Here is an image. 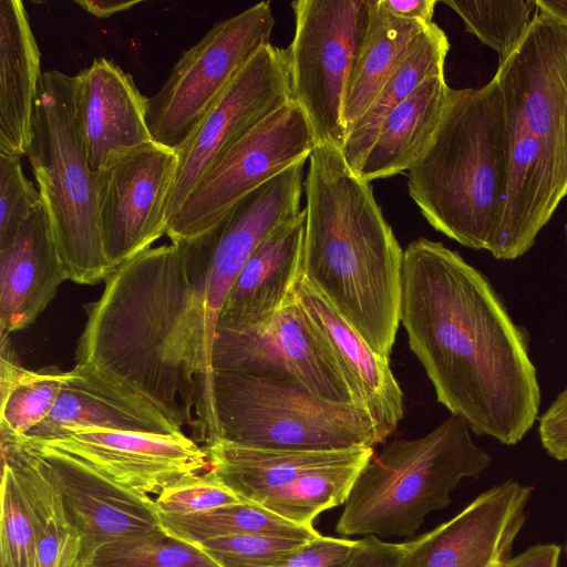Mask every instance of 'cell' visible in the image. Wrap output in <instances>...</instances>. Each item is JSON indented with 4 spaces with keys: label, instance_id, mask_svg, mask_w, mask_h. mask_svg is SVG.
<instances>
[{
    "label": "cell",
    "instance_id": "17",
    "mask_svg": "<svg viewBox=\"0 0 567 567\" xmlns=\"http://www.w3.org/2000/svg\"><path fill=\"white\" fill-rule=\"evenodd\" d=\"M34 441L71 454L118 484L147 495H158L210 468L205 449L185 433L164 435L81 427Z\"/></svg>",
    "mask_w": 567,
    "mask_h": 567
},
{
    "label": "cell",
    "instance_id": "6",
    "mask_svg": "<svg viewBox=\"0 0 567 567\" xmlns=\"http://www.w3.org/2000/svg\"><path fill=\"white\" fill-rule=\"evenodd\" d=\"M492 457L468 424L451 414L424 436L399 439L372 456L357 477L336 530L343 536L410 537L425 516L446 507L451 492L480 475Z\"/></svg>",
    "mask_w": 567,
    "mask_h": 567
},
{
    "label": "cell",
    "instance_id": "7",
    "mask_svg": "<svg viewBox=\"0 0 567 567\" xmlns=\"http://www.w3.org/2000/svg\"><path fill=\"white\" fill-rule=\"evenodd\" d=\"M27 156L69 280L105 281L115 269L102 246L97 172L90 166L79 122L76 75L42 72Z\"/></svg>",
    "mask_w": 567,
    "mask_h": 567
},
{
    "label": "cell",
    "instance_id": "16",
    "mask_svg": "<svg viewBox=\"0 0 567 567\" xmlns=\"http://www.w3.org/2000/svg\"><path fill=\"white\" fill-rule=\"evenodd\" d=\"M306 161L297 162L247 195L199 237L207 249L203 296L205 341L210 357L220 311L241 268L268 236L302 210Z\"/></svg>",
    "mask_w": 567,
    "mask_h": 567
},
{
    "label": "cell",
    "instance_id": "27",
    "mask_svg": "<svg viewBox=\"0 0 567 567\" xmlns=\"http://www.w3.org/2000/svg\"><path fill=\"white\" fill-rule=\"evenodd\" d=\"M451 92L444 74L424 81L386 115L357 174L371 183L408 172L432 138Z\"/></svg>",
    "mask_w": 567,
    "mask_h": 567
},
{
    "label": "cell",
    "instance_id": "31",
    "mask_svg": "<svg viewBox=\"0 0 567 567\" xmlns=\"http://www.w3.org/2000/svg\"><path fill=\"white\" fill-rule=\"evenodd\" d=\"M89 567H221L199 545L177 539L163 528L110 542Z\"/></svg>",
    "mask_w": 567,
    "mask_h": 567
},
{
    "label": "cell",
    "instance_id": "20",
    "mask_svg": "<svg viewBox=\"0 0 567 567\" xmlns=\"http://www.w3.org/2000/svg\"><path fill=\"white\" fill-rule=\"evenodd\" d=\"M81 427L177 435L182 425L125 382L90 365L65 372L49 416L24 437L48 440Z\"/></svg>",
    "mask_w": 567,
    "mask_h": 567
},
{
    "label": "cell",
    "instance_id": "2",
    "mask_svg": "<svg viewBox=\"0 0 567 567\" xmlns=\"http://www.w3.org/2000/svg\"><path fill=\"white\" fill-rule=\"evenodd\" d=\"M207 249L198 238L152 247L120 265L85 303L75 364L96 368L148 398L179 425L218 436L204 330Z\"/></svg>",
    "mask_w": 567,
    "mask_h": 567
},
{
    "label": "cell",
    "instance_id": "35",
    "mask_svg": "<svg viewBox=\"0 0 567 567\" xmlns=\"http://www.w3.org/2000/svg\"><path fill=\"white\" fill-rule=\"evenodd\" d=\"M154 501L162 516L195 515L244 502L212 468L163 489Z\"/></svg>",
    "mask_w": 567,
    "mask_h": 567
},
{
    "label": "cell",
    "instance_id": "11",
    "mask_svg": "<svg viewBox=\"0 0 567 567\" xmlns=\"http://www.w3.org/2000/svg\"><path fill=\"white\" fill-rule=\"evenodd\" d=\"M275 17L269 1L216 22L176 61L162 87L147 99L155 143L178 148L239 70L270 43Z\"/></svg>",
    "mask_w": 567,
    "mask_h": 567
},
{
    "label": "cell",
    "instance_id": "22",
    "mask_svg": "<svg viewBox=\"0 0 567 567\" xmlns=\"http://www.w3.org/2000/svg\"><path fill=\"white\" fill-rule=\"evenodd\" d=\"M78 113L90 166L153 141L147 99L116 63L99 58L76 74Z\"/></svg>",
    "mask_w": 567,
    "mask_h": 567
},
{
    "label": "cell",
    "instance_id": "32",
    "mask_svg": "<svg viewBox=\"0 0 567 567\" xmlns=\"http://www.w3.org/2000/svg\"><path fill=\"white\" fill-rule=\"evenodd\" d=\"M467 32L495 50L503 62L519 44L534 19L535 0L444 1Z\"/></svg>",
    "mask_w": 567,
    "mask_h": 567
},
{
    "label": "cell",
    "instance_id": "37",
    "mask_svg": "<svg viewBox=\"0 0 567 567\" xmlns=\"http://www.w3.org/2000/svg\"><path fill=\"white\" fill-rule=\"evenodd\" d=\"M39 189L25 177L20 157L0 153V250L42 205Z\"/></svg>",
    "mask_w": 567,
    "mask_h": 567
},
{
    "label": "cell",
    "instance_id": "15",
    "mask_svg": "<svg viewBox=\"0 0 567 567\" xmlns=\"http://www.w3.org/2000/svg\"><path fill=\"white\" fill-rule=\"evenodd\" d=\"M177 154L154 141L110 157L97 171V217L111 266L152 248L166 230Z\"/></svg>",
    "mask_w": 567,
    "mask_h": 567
},
{
    "label": "cell",
    "instance_id": "36",
    "mask_svg": "<svg viewBox=\"0 0 567 567\" xmlns=\"http://www.w3.org/2000/svg\"><path fill=\"white\" fill-rule=\"evenodd\" d=\"M303 543L268 535L241 534L197 545L221 567H276Z\"/></svg>",
    "mask_w": 567,
    "mask_h": 567
},
{
    "label": "cell",
    "instance_id": "28",
    "mask_svg": "<svg viewBox=\"0 0 567 567\" xmlns=\"http://www.w3.org/2000/svg\"><path fill=\"white\" fill-rule=\"evenodd\" d=\"M449 50L446 33L434 22L426 25L415 38L369 109L347 133L340 151L355 173L386 115L413 94L424 81L444 74Z\"/></svg>",
    "mask_w": 567,
    "mask_h": 567
},
{
    "label": "cell",
    "instance_id": "29",
    "mask_svg": "<svg viewBox=\"0 0 567 567\" xmlns=\"http://www.w3.org/2000/svg\"><path fill=\"white\" fill-rule=\"evenodd\" d=\"M426 25L398 18L380 0H375L370 30L344 99L343 121L347 133L369 109Z\"/></svg>",
    "mask_w": 567,
    "mask_h": 567
},
{
    "label": "cell",
    "instance_id": "38",
    "mask_svg": "<svg viewBox=\"0 0 567 567\" xmlns=\"http://www.w3.org/2000/svg\"><path fill=\"white\" fill-rule=\"evenodd\" d=\"M357 540L321 536L296 548L276 567H344Z\"/></svg>",
    "mask_w": 567,
    "mask_h": 567
},
{
    "label": "cell",
    "instance_id": "39",
    "mask_svg": "<svg viewBox=\"0 0 567 567\" xmlns=\"http://www.w3.org/2000/svg\"><path fill=\"white\" fill-rule=\"evenodd\" d=\"M538 435L547 454L567 461V385L538 417Z\"/></svg>",
    "mask_w": 567,
    "mask_h": 567
},
{
    "label": "cell",
    "instance_id": "33",
    "mask_svg": "<svg viewBox=\"0 0 567 567\" xmlns=\"http://www.w3.org/2000/svg\"><path fill=\"white\" fill-rule=\"evenodd\" d=\"M65 372L58 367L27 370L1 398L0 429L24 436L44 421L59 399Z\"/></svg>",
    "mask_w": 567,
    "mask_h": 567
},
{
    "label": "cell",
    "instance_id": "21",
    "mask_svg": "<svg viewBox=\"0 0 567 567\" xmlns=\"http://www.w3.org/2000/svg\"><path fill=\"white\" fill-rule=\"evenodd\" d=\"M292 293L329 346L359 402L384 442L403 417V392L389 359L377 354L359 332L306 279L298 275Z\"/></svg>",
    "mask_w": 567,
    "mask_h": 567
},
{
    "label": "cell",
    "instance_id": "41",
    "mask_svg": "<svg viewBox=\"0 0 567 567\" xmlns=\"http://www.w3.org/2000/svg\"><path fill=\"white\" fill-rule=\"evenodd\" d=\"M560 553L556 544H536L512 557L503 567H558Z\"/></svg>",
    "mask_w": 567,
    "mask_h": 567
},
{
    "label": "cell",
    "instance_id": "5",
    "mask_svg": "<svg viewBox=\"0 0 567 567\" xmlns=\"http://www.w3.org/2000/svg\"><path fill=\"white\" fill-rule=\"evenodd\" d=\"M509 178V141L496 79L476 89H452L432 138L408 171L410 197L435 230L492 254Z\"/></svg>",
    "mask_w": 567,
    "mask_h": 567
},
{
    "label": "cell",
    "instance_id": "30",
    "mask_svg": "<svg viewBox=\"0 0 567 567\" xmlns=\"http://www.w3.org/2000/svg\"><path fill=\"white\" fill-rule=\"evenodd\" d=\"M159 518L165 533L190 544L241 534H260L302 542L320 535L313 526L298 525L249 502L188 516L159 515Z\"/></svg>",
    "mask_w": 567,
    "mask_h": 567
},
{
    "label": "cell",
    "instance_id": "40",
    "mask_svg": "<svg viewBox=\"0 0 567 567\" xmlns=\"http://www.w3.org/2000/svg\"><path fill=\"white\" fill-rule=\"evenodd\" d=\"M405 543H388L374 535L357 540L344 567H400Z\"/></svg>",
    "mask_w": 567,
    "mask_h": 567
},
{
    "label": "cell",
    "instance_id": "9",
    "mask_svg": "<svg viewBox=\"0 0 567 567\" xmlns=\"http://www.w3.org/2000/svg\"><path fill=\"white\" fill-rule=\"evenodd\" d=\"M210 468L244 502L301 526L344 504L373 447L269 450L216 439L204 446Z\"/></svg>",
    "mask_w": 567,
    "mask_h": 567
},
{
    "label": "cell",
    "instance_id": "44",
    "mask_svg": "<svg viewBox=\"0 0 567 567\" xmlns=\"http://www.w3.org/2000/svg\"><path fill=\"white\" fill-rule=\"evenodd\" d=\"M536 6L540 12L549 14L564 22H567L566 0H536Z\"/></svg>",
    "mask_w": 567,
    "mask_h": 567
},
{
    "label": "cell",
    "instance_id": "18",
    "mask_svg": "<svg viewBox=\"0 0 567 567\" xmlns=\"http://www.w3.org/2000/svg\"><path fill=\"white\" fill-rule=\"evenodd\" d=\"M530 496L532 488L514 480L493 486L450 520L406 542L400 567H503Z\"/></svg>",
    "mask_w": 567,
    "mask_h": 567
},
{
    "label": "cell",
    "instance_id": "24",
    "mask_svg": "<svg viewBox=\"0 0 567 567\" xmlns=\"http://www.w3.org/2000/svg\"><path fill=\"white\" fill-rule=\"evenodd\" d=\"M305 230L302 209L256 248L227 295L217 326L256 329L272 322L300 274Z\"/></svg>",
    "mask_w": 567,
    "mask_h": 567
},
{
    "label": "cell",
    "instance_id": "34",
    "mask_svg": "<svg viewBox=\"0 0 567 567\" xmlns=\"http://www.w3.org/2000/svg\"><path fill=\"white\" fill-rule=\"evenodd\" d=\"M0 567H38L37 536L17 478L7 464L1 470Z\"/></svg>",
    "mask_w": 567,
    "mask_h": 567
},
{
    "label": "cell",
    "instance_id": "42",
    "mask_svg": "<svg viewBox=\"0 0 567 567\" xmlns=\"http://www.w3.org/2000/svg\"><path fill=\"white\" fill-rule=\"evenodd\" d=\"M382 6L393 16L411 21L430 24L436 0H380Z\"/></svg>",
    "mask_w": 567,
    "mask_h": 567
},
{
    "label": "cell",
    "instance_id": "12",
    "mask_svg": "<svg viewBox=\"0 0 567 567\" xmlns=\"http://www.w3.org/2000/svg\"><path fill=\"white\" fill-rule=\"evenodd\" d=\"M316 145L305 111L288 101L217 158L167 220L165 235L171 241L204 236L247 195L308 159Z\"/></svg>",
    "mask_w": 567,
    "mask_h": 567
},
{
    "label": "cell",
    "instance_id": "10",
    "mask_svg": "<svg viewBox=\"0 0 567 567\" xmlns=\"http://www.w3.org/2000/svg\"><path fill=\"white\" fill-rule=\"evenodd\" d=\"M375 0H295L287 48L291 100L306 113L317 144L341 148L343 105L365 43Z\"/></svg>",
    "mask_w": 567,
    "mask_h": 567
},
{
    "label": "cell",
    "instance_id": "4",
    "mask_svg": "<svg viewBox=\"0 0 567 567\" xmlns=\"http://www.w3.org/2000/svg\"><path fill=\"white\" fill-rule=\"evenodd\" d=\"M511 151L508 199L492 251L525 255L567 196V22L539 12L499 63Z\"/></svg>",
    "mask_w": 567,
    "mask_h": 567
},
{
    "label": "cell",
    "instance_id": "45",
    "mask_svg": "<svg viewBox=\"0 0 567 567\" xmlns=\"http://www.w3.org/2000/svg\"><path fill=\"white\" fill-rule=\"evenodd\" d=\"M566 556H567V540H566Z\"/></svg>",
    "mask_w": 567,
    "mask_h": 567
},
{
    "label": "cell",
    "instance_id": "13",
    "mask_svg": "<svg viewBox=\"0 0 567 567\" xmlns=\"http://www.w3.org/2000/svg\"><path fill=\"white\" fill-rule=\"evenodd\" d=\"M212 368L213 371H238L293 380L321 399L362 405L292 290L267 327L238 329L217 326Z\"/></svg>",
    "mask_w": 567,
    "mask_h": 567
},
{
    "label": "cell",
    "instance_id": "8",
    "mask_svg": "<svg viewBox=\"0 0 567 567\" xmlns=\"http://www.w3.org/2000/svg\"><path fill=\"white\" fill-rule=\"evenodd\" d=\"M218 439L258 449L328 451L383 443L363 405L321 399L297 381L214 371Z\"/></svg>",
    "mask_w": 567,
    "mask_h": 567
},
{
    "label": "cell",
    "instance_id": "3",
    "mask_svg": "<svg viewBox=\"0 0 567 567\" xmlns=\"http://www.w3.org/2000/svg\"><path fill=\"white\" fill-rule=\"evenodd\" d=\"M306 178V230L300 272L389 359L400 323L404 250L369 182L340 148L317 144Z\"/></svg>",
    "mask_w": 567,
    "mask_h": 567
},
{
    "label": "cell",
    "instance_id": "19",
    "mask_svg": "<svg viewBox=\"0 0 567 567\" xmlns=\"http://www.w3.org/2000/svg\"><path fill=\"white\" fill-rule=\"evenodd\" d=\"M50 465L71 520L83 539L84 566L101 546L161 529L155 501L105 476L82 460L22 436Z\"/></svg>",
    "mask_w": 567,
    "mask_h": 567
},
{
    "label": "cell",
    "instance_id": "46",
    "mask_svg": "<svg viewBox=\"0 0 567 567\" xmlns=\"http://www.w3.org/2000/svg\"><path fill=\"white\" fill-rule=\"evenodd\" d=\"M566 234H567V225H566Z\"/></svg>",
    "mask_w": 567,
    "mask_h": 567
},
{
    "label": "cell",
    "instance_id": "14",
    "mask_svg": "<svg viewBox=\"0 0 567 567\" xmlns=\"http://www.w3.org/2000/svg\"><path fill=\"white\" fill-rule=\"evenodd\" d=\"M291 100L288 50H258L175 150L177 167L166 204V223L206 171L229 147Z\"/></svg>",
    "mask_w": 567,
    "mask_h": 567
},
{
    "label": "cell",
    "instance_id": "26",
    "mask_svg": "<svg viewBox=\"0 0 567 567\" xmlns=\"http://www.w3.org/2000/svg\"><path fill=\"white\" fill-rule=\"evenodd\" d=\"M42 72L40 50L20 0L0 1V153L27 155Z\"/></svg>",
    "mask_w": 567,
    "mask_h": 567
},
{
    "label": "cell",
    "instance_id": "43",
    "mask_svg": "<svg viewBox=\"0 0 567 567\" xmlns=\"http://www.w3.org/2000/svg\"><path fill=\"white\" fill-rule=\"evenodd\" d=\"M74 3L81 7L87 13L103 19L128 10L132 7L138 4L140 1L79 0L74 1Z\"/></svg>",
    "mask_w": 567,
    "mask_h": 567
},
{
    "label": "cell",
    "instance_id": "25",
    "mask_svg": "<svg viewBox=\"0 0 567 567\" xmlns=\"http://www.w3.org/2000/svg\"><path fill=\"white\" fill-rule=\"evenodd\" d=\"M1 463L11 467L32 518L38 567H85L83 539L48 462L22 436L0 429Z\"/></svg>",
    "mask_w": 567,
    "mask_h": 567
},
{
    "label": "cell",
    "instance_id": "1",
    "mask_svg": "<svg viewBox=\"0 0 567 567\" xmlns=\"http://www.w3.org/2000/svg\"><path fill=\"white\" fill-rule=\"evenodd\" d=\"M400 323L451 414L505 445L525 437L542 399L528 333L480 270L440 241L410 243Z\"/></svg>",
    "mask_w": 567,
    "mask_h": 567
},
{
    "label": "cell",
    "instance_id": "23",
    "mask_svg": "<svg viewBox=\"0 0 567 567\" xmlns=\"http://www.w3.org/2000/svg\"><path fill=\"white\" fill-rule=\"evenodd\" d=\"M65 280L69 274L42 204L0 250V334L33 323Z\"/></svg>",
    "mask_w": 567,
    "mask_h": 567
}]
</instances>
